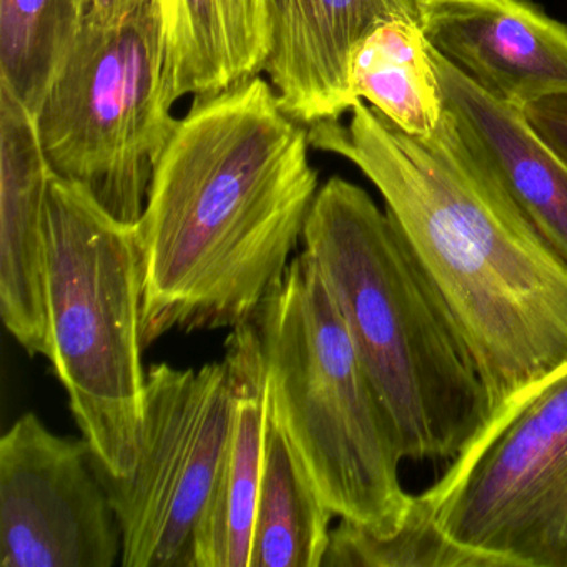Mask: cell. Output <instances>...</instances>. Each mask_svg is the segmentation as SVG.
Masks as SVG:
<instances>
[{"mask_svg":"<svg viewBox=\"0 0 567 567\" xmlns=\"http://www.w3.org/2000/svg\"><path fill=\"white\" fill-rule=\"evenodd\" d=\"M333 517L268 400L250 567L323 566Z\"/></svg>","mask_w":567,"mask_h":567,"instance_id":"2e32d148","label":"cell"},{"mask_svg":"<svg viewBox=\"0 0 567 567\" xmlns=\"http://www.w3.org/2000/svg\"><path fill=\"white\" fill-rule=\"evenodd\" d=\"M420 25L434 52L504 104L567 94V24L530 0H421Z\"/></svg>","mask_w":567,"mask_h":567,"instance_id":"30bf717a","label":"cell"},{"mask_svg":"<svg viewBox=\"0 0 567 567\" xmlns=\"http://www.w3.org/2000/svg\"><path fill=\"white\" fill-rule=\"evenodd\" d=\"M416 496L496 567H567V363L491 414Z\"/></svg>","mask_w":567,"mask_h":567,"instance_id":"52a82bcc","label":"cell"},{"mask_svg":"<svg viewBox=\"0 0 567 567\" xmlns=\"http://www.w3.org/2000/svg\"><path fill=\"white\" fill-rule=\"evenodd\" d=\"M523 114L534 132L567 164V94L529 102Z\"/></svg>","mask_w":567,"mask_h":567,"instance_id":"ffe728a7","label":"cell"},{"mask_svg":"<svg viewBox=\"0 0 567 567\" xmlns=\"http://www.w3.org/2000/svg\"><path fill=\"white\" fill-rule=\"evenodd\" d=\"M231 421L225 361L154 364L145 384L137 461L112 476L95 460L122 533L124 567H197L195 546Z\"/></svg>","mask_w":567,"mask_h":567,"instance_id":"ba28073f","label":"cell"},{"mask_svg":"<svg viewBox=\"0 0 567 567\" xmlns=\"http://www.w3.org/2000/svg\"><path fill=\"white\" fill-rule=\"evenodd\" d=\"M231 421L217 483L195 546L197 567H250L268 421L264 348L254 321L231 330L225 344Z\"/></svg>","mask_w":567,"mask_h":567,"instance_id":"5bb4252c","label":"cell"},{"mask_svg":"<svg viewBox=\"0 0 567 567\" xmlns=\"http://www.w3.org/2000/svg\"><path fill=\"white\" fill-rule=\"evenodd\" d=\"M321 567H496V564L454 543L414 494L406 519L386 536L340 520L337 529H331Z\"/></svg>","mask_w":567,"mask_h":567,"instance_id":"d6986e66","label":"cell"},{"mask_svg":"<svg viewBox=\"0 0 567 567\" xmlns=\"http://www.w3.org/2000/svg\"><path fill=\"white\" fill-rule=\"evenodd\" d=\"M122 533L85 437L25 413L0 440V566L112 567Z\"/></svg>","mask_w":567,"mask_h":567,"instance_id":"9c48e42d","label":"cell"},{"mask_svg":"<svg viewBox=\"0 0 567 567\" xmlns=\"http://www.w3.org/2000/svg\"><path fill=\"white\" fill-rule=\"evenodd\" d=\"M82 0H0V87L32 115L84 25Z\"/></svg>","mask_w":567,"mask_h":567,"instance_id":"ac0fdd59","label":"cell"},{"mask_svg":"<svg viewBox=\"0 0 567 567\" xmlns=\"http://www.w3.org/2000/svg\"><path fill=\"white\" fill-rule=\"evenodd\" d=\"M308 127L257 75L195 97L155 165L135 224L141 340L254 320L284 278L315 197Z\"/></svg>","mask_w":567,"mask_h":567,"instance_id":"6da1fadb","label":"cell"},{"mask_svg":"<svg viewBox=\"0 0 567 567\" xmlns=\"http://www.w3.org/2000/svg\"><path fill=\"white\" fill-rule=\"evenodd\" d=\"M145 2L147 0H82V6H84L87 18L112 21V19H118L135 11Z\"/></svg>","mask_w":567,"mask_h":567,"instance_id":"44dd1931","label":"cell"},{"mask_svg":"<svg viewBox=\"0 0 567 567\" xmlns=\"http://www.w3.org/2000/svg\"><path fill=\"white\" fill-rule=\"evenodd\" d=\"M52 175L34 115L0 87V315L31 357L48 360L45 202Z\"/></svg>","mask_w":567,"mask_h":567,"instance_id":"7c38bea8","label":"cell"},{"mask_svg":"<svg viewBox=\"0 0 567 567\" xmlns=\"http://www.w3.org/2000/svg\"><path fill=\"white\" fill-rule=\"evenodd\" d=\"M311 148L357 165L383 197L456 321L489 398L509 406L567 363V261L540 237L447 112L413 137L364 101L308 127Z\"/></svg>","mask_w":567,"mask_h":567,"instance_id":"7a4b0ae2","label":"cell"},{"mask_svg":"<svg viewBox=\"0 0 567 567\" xmlns=\"http://www.w3.org/2000/svg\"><path fill=\"white\" fill-rule=\"evenodd\" d=\"M270 54L265 64L280 107L305 127L341 121L353 107L354 51L393 19L420 24L421 0H268Z\"/></svg>","mask_w":567,"mask_h":567,"instance_id":"8fae6325","label":"cell"},{"mask_svg":"<svg viewBox=\"0 0 567 567\" xmlns=\"http://www.w3.org/2000/svg\"><path fill=\"white\" fill-rule=\"evenodd\" d=\"M305 250L386 406L404 460L453 461L491 417L473 354L393 218L331 177L303 228Z\"/></svg>","mask_w":567,"mask_h":567,"instance_id":"3957f363","label":"cell"},{"mask_svg":"<svg viewBox=\"0 0 567 567\" xmlns=\"http://www.w3.org/2000/svg\"><path fill=\"white\" fill-rule=\"evenodd\" d=\"M161 22V92L171 109L261 75L270 54L268 0H154Z\"/></svg>","mask_w":567,"mask_h":567,"instance_id":"9a60e30c","label":"cell"},{"mask_svg":"<svg viewBox=\"0 0 567 567\" xmlns=\"http://www.w3.org/2000/svg\"><path fill=\"white\" fill-rule=\"evenodd\" d=\"M433 51V49H431ZM444 105L511 200L567 261V164L534 132L523 109L477 87L433 51Z\"/></svg>","mask_w":567,"mask_h":567,"instance_id":"4fadbf2b","label":"cell"},{"mask_svg":"<svg viewBox=\"0 0 567 567\" xmlns=\"http://www.w3.org/2000/svg\"><path fill=\"white\" fill-rule=\"evenodd\" d=\"M268 400L334 517L386 536L414 494L400 480L396 427L307 250L254 317Z\"/></svg>","mask_w":567,"mask_h":567,"instance_id":"277c9868","label":"cell"},{"mask_svg":"<svg viewBox=\"0 0 567 567\" xmlns=\"http://www.w3.org/2000/svg\"><path fill=\"white\" fill-rule=\"evenodd\" d=\"M162 68L154 0L112 21L85 18L34 114L52 172L87 188L125 224L141 220L178 124L162 101Z\"/></svg>","mask_w":567,"mask_h":567,"instance_id":"8992f818","label":"cell"},{"mask_svg":"<svg viewBox=\"0 0 567 567\" xmlns=\"http://www.w3.org/2000/svg\"><path fill=\"white\" fill-rule=\"evenodd\" d=\"M51 361L95 460L112 476L137 461L147 373L135 224L52 175L45 202Z\"/></svg>","mask_w":567,"mask_h":567,"instance_id":"5b68a950","label":"cell"},{"mask_svg":"<svg viewBox=\"0 0 567 567\" xmlns=\"http://www.w3.org/2000/svg\"><path fill=\"white\" fill-rule=\"evenodd\" d=\"M350 85L357 101L413 137H431L446 117L433 51L417 22L374 28L354 51Z\"/></svg>","mask_w":567,"mask_h":567,"instance_id":"e0dca14e","label":"cell"}]
</instances>
